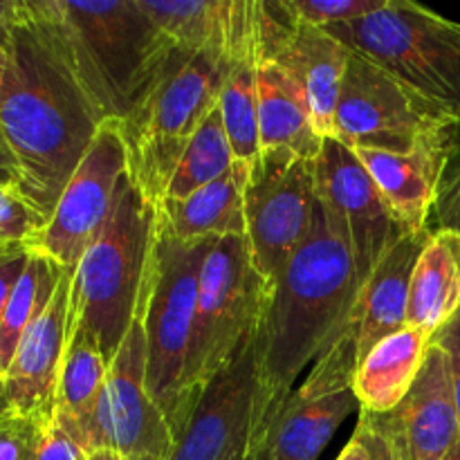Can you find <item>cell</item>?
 <instances>
[{
  "instance_id": "6da1fadb",
  "label": "cell",
  "mask_w": 460,
  "mask_h": 460,
  "mask_svg": "<svg viewBox=\"0 0 460 460\" xmlns=\"http://www.w3.org/2000/svg\"><path fill=\"white\" fill-rule=\"evenodd\" d=\"M9 63L0 85V128L21 166V198L49 220L103 119L90 102L45 0L3 30Z\"/></svg>"
},
{
  "instance_id": "7a4b0ae2",
  "label": "cell",
  "mask_w": 460,
  "mask_h": 460,
  "mask_svg": "<svg viewBox=\"0 0 460 460\" xmlns=\"http://www.w3.org/2000/svg\"><path fill=\"white\" fill-rule=\"evenodd\" d=\"M359 288L344 232L317 198L308 236L270 286L259 319L250 447L290 398L304 368L337 340Z\"/></svg>"
},
{
  "instance_id": "3957f363",
  "label": "cell",
  "mask_w": 460,
  "mask_h": 460,
  "mask_svg": "<svg viewBox=\"0 0 460 460\" xmlns=\"http://www.w3.org/2000/svg\"><path fill=\"white\" fill-rule=\"evenodd\" d=\"M45 7L102 119H130L173 52L171 40L139 0H45Z\"/></svg>"
},
{
  "instance_id": "277c9868",
  "label": "cell",
  "mask_w": 460,
  "mask_h": 460,
  "mask_svg": "<svg viewBox=\"0 0 460 460\" xmlns=\"http://www.w3.org/2000/svg\"><path fill=\"white\" fill-rule=\"evenodd\" d=\"M155 234L157 207L128 178L111 220L72 272V323L97 340L108 362L137 317Z\"/></svg>"
},
{
  "instance_id": "5b68a950",
  "label": "cell",
  "mask_w": 460,
  "mask_h": 460,
  "mask_svg": "<svg viewBox=\"0 0 460 460\" xmlns=\"http://www.w3.org/2000/svg\"><path fill=\"white\" fill-rule=\"evenodd\" d=\"M225 54L173 48L151 93L130 119L121 121L128 151V178L160 207L196 130L218 106Z\"/></svg>"
},
{
  "instance_id": "8992f818",
  "label": "cell",
  "mask_w": 460,
  "mask_h": 460,
  "mask_svg": "<svg viewBox=\"0 0 460 460\" xmlns=\"http://www.w3.org/2000/svg\"><path fill=\"white\" fill-rule=\"evenodd\" d=\"M214 245V238L196 243L178 241L157 218V234L137 317L146 340L148 395L164 413L173 438L193 409V400L187 391V362L202 263Z\"/></svg>"
},
{
  "instance_id": "52a82bcc",
  "label": "cell",
  "mask_w": 460,
  "mask_h": 460,
  "mask_svg": "<svg viewBox=\"0 0 460 460\" xmlns=\"http://www.w3.org/2000/svg\"><path fill=\"white\" fill-rule=\"evenodd\" d=\"M344 48L368 58L460 126V25L409 0L359 21L326 27Z\"/></svg>"
},
{
  "instance_id": "ba28073f",
  "label": "cell",
  "mask_w": 460,
  "mask_h": 460,
  "mask_svg": "<svg viewBox=\"0 0 460 460\" xmlns=\"http://www.w3.org/2000/svg\"><path fill=\"white\" fill-rule=\"evenodd\" d=\"M268 283L252 263L245 236L216 241L202 263L196 319L187 362V391L196 404L200 386L223 368L268 299Z\"/></svg>"
},
{
  "instance_id": "9c48e42d",
  "label": "cell",
  "mask_w": 460,
  "mask_h": 460,
  "mask_svg": "<svg viewBox=\"0 0 460 460\" xmlns=\"http://www.w3.org/2000/svg\"><path fill=\"white\" fill-rule=\"evenodd\" d=\"M314 205V160L288 148H261L245 184V238L268 288L308 236Z\"/></svg>"
},
{
  "instance_id": "30bf717a",
  "label": "cell",
  "mask_w": 460,
  "mask_h": 460,
  "mask_svg": "<svg viewBox=\"0 0 460 460\" xmlns=\"http://www.w3.org/2000/svg\"><path fill=\"white\" fill-rule=\"evenodd\" d=\"M454 128L429 102L368 58L350 52L335 111V137L353 151L407 153Z\"/></svg>"
},
{
  "instance_id": "8fae6325",
  "label": "cell",
  "mask_w": 460,
  "mask_h": 460,
  "mask_svg": "<svg viewBox=\"0 0 460 460\" xmlns=\"http://www.w3.org/2000/svg\"><path fill=\"white\" fill-rule=\"evenodd\" d=\"M126 182L128 151L119 121H103L88 153L63 189L48 225L30 243V250L48 256L67 272H75L81 256L111 220Z\"/></svg>"
},
{
  "instance_id": "7c38bea8",
  "label": "cell",
  "mask_w": 460,
  "mask_h": 460,
  "mask_svg": "<svg viewBox=\"0 0 460 460\" xmlns=\"http://www.w3.org/2000/svg\"><path fill=\"white\" fill-rule=\"evenodd\" d=\"M373 460H443L460 440V416L443 350L431 341L425 367L402 402L362 413L355 434Z\"/></svg>"
},
{
  "instance_id": "4fadbf2b",
  "label": "cell",
  "mask_w": 460,
  "mask_h": 460,
  "mask_svg": "<svg viewBox=\"0 0 460 460\" xmlns=\"http://www.w3.org/2000/svg\"><path fill=\"white\" fill-rule=\"evenodd\" d=\"M112 449L124 460H166L173 434L146 389V340L135 317L108 368L94 409L90 449Z\"/></svg>"
},
{
  "instance_id": "5bb4252c",
  "label": "cell",
  "mask_w": 460,
  "mask_h": 460,
  "mask_svg": "<svg viewBox=\"0 0 460 460\" xmlns=\"http://www.w3.org/2000/svg\"><path fill=\"white\" fill-rule=\"evenodd\" d=\"M256 337L252 326L223 368L198 391L166 460H247L256 394Z\"/></svg>"
},
{
  "instance_id": "9a60e30c",
  "label": "cell",
  "mask_w": 460,
  "mask_h": 460,
  "mask_svg": "<svg viewBox=\"0 0 460 460\" xmlns=\"http://www.w3.org/2000/svg\"><path fill=\"white\" fill-rule=\"evenodd\" d=\"M256 52L286 67L301 85L319 137H335V111L350 49L326 30L296 21L288 0H254Z\"/></svg>"
},
{
  "instance_id": "2e32d148",
  "label": "cell",
  "mask_w": 460,
  "mask_h": 460,
  "mask_svg": "<svg viewBox=\"0 0 460 460\" xmlns=\"http://www.w3.org/2000/svg\"><path fill=\"white\" fill-rule=\"evenodd\" d=\"M314 184L319 202L344 232L362 286L391 247L407 234L355 151L337 137L323 139L322 153L314 160Z\"/></svg>"
},
{
  "instance_id": "e0dca14e",
  "label": "cell",
  "mask_w": 460,
  "mask_h": 460,
  "mask_svg": "<svg viewBox=\"0 0 460 460\" xmlns=\"http://www.w3.org/2000/svg\"><path fill=\"white\" fill-rule=\"evenodd\" d=\"M72 331V272L63 274L48 308L18 341L4 386L13 416L48 420L54 416L58 373Z\"/></svg>"
},
{
  "instance_id": "ac0fdd59",
  "label": "cell",
  "mask_w": 460,
  "mask_h": 460,
  "mask_svg": "<svg viewBox=\"0 0 460 460\" xmlns=\"http://www.w3.org/2000/svg\"><path fill=\"white\" fill-rule=\"evenodd\" d=\"M449 133L452 128L429 135L407 153L368 151V148L355 151L404 234H418L427 229L440 171L445 164Z\"/></svg>"
},
{
  "instance_id": "d6986e66",
  "label": "cell",
  "mask_w": 460,
  "mask_h": 460,
  "mask_svg": "<svg viewBox=\"0 0 460 460\" xmlns=\"http://www.w3.org/2000/svg\"><path fill=\"white\" fill-rule=\"evenodd\" d=\"M358 409L353 389L326 395L295 389L252 445L247 460H317L341 422Z\"/></svg>"
},
{
  "instance_id": "ffe728a7",
  "label": "cell",
  "mask_w": 460,
  "mask_h": 460,
  "mask_svg": "<svg viewBox=\"0 0 460 460\" xmlns=\"http://www.w3.org/2000/svg\"><path fill=\"white\" fill-rule=\"evenodd\" d=\"M157 30L184 52L227 54L254 31V0H139Z\"/></svg>"
},
{
  "instance_id": "44dd1931",
  "label": "cell",
  "mask_w": 460,
  "mask_h": 460,
  "mask_svg": "<svg viewBox=\"0 0 460 460\" xmlns=\"http://www.w3.org/2000/svg\"><path fill=\"white\" fill-rule=\"evenodd\" d=\"M250 164L234 162L223 178L198 189L182 200H162L157 218L162 227L182 243L207 238L245 236V184Z\"/></svg>"
},
{
  "instance_id": "7402d4cb",
  "label": "cell",
  "mask_w": 460,
  "mask_h": 460,
  "mask_svg": "<svg viewBox=\"0 0 460 460\" xmlns=\"http://www.w3.org/2000/svg\"><path fill=\"white\" fill-rule=\"evenodd\" d=\"M261 148H288L305 160H317L323 137L314 130L308 102L295 76L256 52Z\"/></svg>"
},
{
  "instance_id": "603a6c76",
  "label": "cell",
  "mask_w": 460,
  "mask_h": 460,
  "mask_svg": "<svg viewBox=\"0 0 460 460\" xmlns=\"http://www.w3.org/2000/svg\"><path fill=\"white\" fill-rule=\"evenodd\" d=\"M431 337L413 326L377 341L353 380V394L362 413H386L398 407L411 391L425 367Z\"/></svg>"
},
{
  "instance_id": "cb8c5ba5",
  "label": "cell",
  "mask_w": 460,
  "mask_h": 460,
  "mask_svg": "<svg viewBox=\"0 0 460 460\" xmlns=\"http://www.w3.org/2000/svg\"><path fill=\"white\" fill-rule=\"evenodd\" d=\"M460 310V234L429 232L409 288V326L434 340Z\"/></svg>"
},
{
  "instance_id": "d4e9b609",
  "label": "cell",
  "mask_w": 460,
  "mask_h": 460,
  "mask_svg": "<svg viewBox=\"0 0 460 460\" xmlns=\"http://www.w3.org/2000/svg\"><path fill=\"white\" fill-rule=\"evenodd\" d=\"M111 362L103 358L97 340L84 326L72 323L70 341L58 373L57 395H54V420L79 440L90 452L94 409L106 382Z\"/></svg>"
},
{
  "instance_id": "484cf974",
  "label": "cell",
  "mask_w": 460,
  "mask_h": 460,
  "mask_svg": "<svg viewBox=\"0 0 460 460\" xmlns=\"http://www.w3.org/2000/svg\"><path fill=\"white\" fill-rule=\"evenodd\" d=\"M225 133L236 162L252 164L261 153L256 36L225 54V76L218 97Z\"/></svg>"
},
{
  "instance_id": "4316f807",
  "label": "cell",
  "mask_w": 460,
  "mask_h": 460,
  "mask_svg": "<svg viewBox=\"0 0 460 460\" xmlns=\"http://www.w3.org/2000/svg\"><path fill=\"white\" fill-rule=\"evenodd\" d=\"M66 270L43 254H34L22 272L21 281L13 288L3 314H0V376L4 377L18 341L25 335L27 328L39 319V314L48 308L61 283Z\"/></svg>"
},
{
  "instance_id": "83f0119b",
  "label": "cell",
  "mask_w": 460,
  "mask_h": 460,
  "mask_svg": "<svg viewBox=\"0 0 460 460\" xmlns=\"http://www.w3.org/2000/svg\"><path fill=\"white\" fill-rule=\"evenodd\" d=\"M234 162L236 157H234L227 133H225L223 115H220V108L216 106L189 142L164 200H182V198L191 196L198 189L223 178L232 169Z\"/></svg>"
},
{
  "instance_id": "f1b7e54d",
  "label": "cell",
  "mask_w": 460,
  "mask_h": 460,
  "mask_svg": "<svg viewBox=\"0 0 460 460\" xmlns=\"http://www.w3.org/2000/svg\"><path fill=\"white\" fill-rule=\"evenodd\" d=\"M429 232H458L460 234V126L449 133L445 164L440 171L434 207H431Z\"/></svg>"
},
{
  "instance_id": "f546056e",
  "label": "cell",
  "mask_w": 460,
  "mask_h": 460,
  "mask_svg": "<svg viewBox=\"0 0 460 460\" xmlns=\"http://www.w3.org/2000/svg\"><path fill=\"white\" fill-rule=\"evenodd\" d=\"M385 4L386 0H288L296 21L319 30L359 21Z\"/></svg>"
},
{
  "instance_id": "4dcf8cb0",
  "label": "cell",
  "mask_w": 460,
  "mask_h": 460,
  "mask_svg": "<svg viewBox=\"0 0 460 460\" xmlns=\"http://www.w3.org/2000/svg\"><path fill=\"white\" fill-rule=\"evenodd\" d=\"M45 225L48 220L31 209L18 193L0 187V243L30 247Z\"/></svg>"
},
{
  "instance_id": "1f68e13d",
  "label": "cell",
  "mask_w": 460,
  "mask_h": 460,
  "mask_svg": "<svg viewBox=\"0 0 460 460\" xmlns=\"http://www.w3.org/2000/svg\"><path fill=\"white\" fill-rule=\"evenodd\" d=\"M85 454L88 449L72 438L52 416L40 425L30 460H84Z\"/></svg>"
},
{
  "instance_id": "d6a6232c",
  "label": "cell",
  "mask_w": 460,
  "mask_h": 460,
  "mask_svg": "<svg viewBox=\"0 0 460 460\" xmlns=\"http://www.w3.org/2000/svg\"><path fill=\"white\" fill-rule=\"evenodd\" d=\"M43 422L13 413L0 420V460H30L36 434Z\"/></svg>"
},
{
  "instance_id": "836d02e7",
  "label": "cell",
  "mask_w": 460,
  "mask_h": 460,
  "mask_svg": "<svg viewBox=\"0 0 460 460\" xmlns=\"http://www.w3.org/2000/svg\"><path fill=\"white\" fill-rule=\"evenodd\" d=\"M31 259V250L27 245H9L0 243V314L12 296L13 288L21 281L27 263Z\"/></svg>"
},
{
  "instance_id": "e575fe53",
  "label": "cell",
  "mask_w": 460,
  "mask_h": 460,
  "mask_svg": "<svg viewBox=\"0 0 460 460\" xmlns=\"http://www.w3.org/2000/svg\"><path fill=\"white\" fill-rule=\"evenodd\" d=\"M436 346L445 353L449 364V376H452V389H454V400H456L458 416H460V310L440 328L434 335Z\"/></svg>"
},
{
  "instance_id": "d590c367",
  "label": "cell",
  "mask_w": 460,
  "mask_h": 460,
  "mask_svg": "<svg viewBox=\"0 0 460 460\" xmlns=\"http://www.w3.org/2000/svg\"><path fill=\"white\" fill-rule=\"evenodd\" d=\"M0 187L21 196V187H22L21 166H18L16 155H13L12 146H9L7 137H4L3 128H0Z\"/></svg>"
},
{
  "instance_id": "8d00e7d4",
  "label": "cell",
  "mask_w": 460,
  "mask_h": 460,
  "mask_svg": "<svg viewBox=\"0 0 460 460\" xmlns=\"http://www.w3.org/2000/svg\"><path fill=\"white\" fill-rule=\"evenodd\" d=\"M25 13V0H0V31Z\"/></svg>"
},
{
  "instance_id": "74e56055",
  "label": "cell",
  "mask_w": 460,
  "mask_h": 460,
  "mask_svg": "<svg viewBox=\"0 0 460 460\" xmlns=\"http://www.w3.org/2000/svg\"><path fill=\"white\" fill-rule=\"evenodd\" d=\"M337 460H373V456L368 454V449L364 447L362 440H359L358 436H353L350 443L341 449V454L337 456Z\"/></svg>"
},
{
  "instance_id": "f35d334b",
  "label": "cell",
  "mask_w": 460,
  "mask_h": 460,
  "mask_svg": "<svg viewBox=\"0 0 460 460\" xmlns=\"http://www.w3.org/2000/svg\"><path fill=\"white\" fill-rule=\"evenodd\" d=\"M84 460H124V458H121L117 452H112V449L97 447V449H90V452L84 456Z\"/></svg>"
},
{
  "instance_id": "ab89813d",
  "label": "cell",
  "mask_w": 460,
  "mask_h": 460,
  "mask_svg": "<svg viewBox=\"0 0 460 460\" xmlns=\"http://www.w3.org/2000/svg\"><path fill=\"white\" fill-rule=\"evenodd\" d=\"M7 416H12V404L7 398V386H4V377L0 376V420H4Z\"/></svg>"
},
{
  "instance_id": "60d3db41",
  "label": "cell",
  "mask_w": 460,
  "mask_h": 460,
  "mask_svg": "<svg viewBox=\"0 0 460 460\" xmlns=\"http://www.w3.org/2000/svg\"><path fill=\"white\" fill-rule=\"evenodd\" d=\"M7 63H9V54H7V45H4L3 31H0V85H3L4 72H7Z\"/></svg>"
},
{
  "instance_id": "b9f144b4",
  "label": "cell",
  "mask_w": 460,
  "mask_h": 460,
  "mask_svg": "<svg viewBox=\"0 0 460 460\" xmlns=\"http://www.w3.org/2000/svg\"><path fill=\"white\" fill-rule=\"evenodd\" d=\"M443 460H460V440L456 445H454L452 449H449V454Z\"/></svg>"
}]
</instances>
